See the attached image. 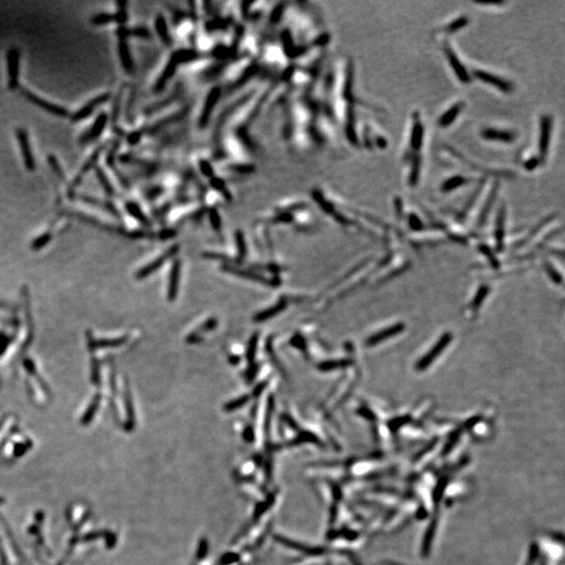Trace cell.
Listing matches in <instances>:
<instances>
[{
	"label": "cell",
	"mask_w": 565,
	"mask_h": 565,
	"mask_svg": "<svg viewBox=\"0 0 565 565\" xmlns=\"http://www.w3.org/2000/svg\"><path fill=\"white\" fill-rule=\"evenodd\" d=\"M424 124L421 120V114L419 111H414L411 115V127L410 134L408 140V148L403 155V161L407 162L412 156L420 154V152L424 145V135H425Z\"/></svg>",
	"instance_id": "6da1fadb"
},
{
	"label": "cell",
	"mask_w": 565,
	"mask_h": 565,
	"mask_svg": "<svg viewBox=\"0 0 565 565\" xmlns=\"http://www.w3.org/2000/svg\"><path fill=\"white\" fill-rule=\"evenodd\" d=\"M553 133V116L549 113L542 114L539 119V135H538V150L537 157L543 164L547 161L550 152V146Z\"/></svg>",
	"instance_id": "7a4b0ae2"
},
{
	"label": "cell",
	"mask_w": 565,
	"mask_h": 565,
	"mask_svg": "<svg viewBox=\"0 0 565 565\" xmlns=\"http://www.w3.org/2000/svg\"><path fill=\"white\" fill-rule=\"evenodd\" d=\"M471 77L475 78L477 80H480L481 82L493 87V88L499 90L505 95H510L515 89V86L511 81H509L506 78L498 76V75H496L492 72H489V70L474 68L472 70V76Z\"/></svg>",
	"instance_id": "3957f363"
},
{
	"label": "cell",
	"mask_w": 565,
	"mask_h": 565,
	"mask_svg": "<svg viewBox=\"0 0 565 565\" xmlns=\"http://www.w3.org/2000/svg\"><path fill=\"white\" fill-rule=\"evenodd\" d=\"M443 53H444V55H445V57H446V59H447V61L450 65L452 72L454 73L456 79L459 80V82H461L463 85L470 84L472 82L471 74L467 70L466 66L463 64V62L461 61L459 56L456 55L455 51L453 50V48L451 46L449 41H447V40L444 41Z\"/></svg>",
	"instance_id": "277c9868"
},
{
	"label": "cell",
	"mask_w": 565,
	"mask_h": 565,
	"mask_svg": "<svg viewBox=\"0 0 565 565\" xmlns=\"http://www.w3.org/2000/svg\"><path fill=\"white\" fill-rule=\"evenodd\" d=\"M481 137L487 142H496L509 145L513 144L517 139V133L511 129L487 127L481 131Z\"/></svg>",
	"instance_id": "5b68a950"
},
{
	"label": "cell",
	"mask_w": 565,
	"mask_h": 565,
	"mask_svg": "<svg viewBox=\"0 0 565 565\" xmlns=\"http://www.w3.org/2000/svg\"><path fill=\"white\" fill-rule=\"evenodd\" d=\"M21 92H22V95L31 103L38 106L39 108H41V109L50 112L51 114H54V115H57V116H60V117H66L69 114V112H68V110L66 109V108H64L62 106H59L57 104L51 103V102H49L44 99H42V98L36 96L35 93H33L32 91H30L28 89L21 88Z\"/></svg>",
	"instance_id": "8992f818"
},
{
	"label": "cell",
	"mask_w": 565,
	"mask_h": 565,
	"mask_svg": "<svg viewBox=\"0 0 565 565\" xmlns=\"http://www.w3.org/2000/svg\"><path fill=\"white\" fill-rule=\"evenodd\" d=\"M16 137H17L18 145H19V148H20V151H21V154H22L23 162H25V166H26L27 170L30 171V172L35 171L36 162H35V157H34V154H33V151H32V147H31V143H30V138H29L27 130L23 129V128H18L16 130Z\"/></svg>",
	"instance_id": "52a82bcc"
},
{
	"label": "cell",
	"mask_w": 565,
	"mask_h": 565,
	"mask_svg": "<svg viewBox=\"0 0 565 565\" xmlns=\"http://www.w3.org/2000/svg\"><path fill=\"white\" fill-rule=\"evenodd\" d=\"M451 338H452V336H451L450 333L444 334V335L442 336V338H441L436 344L433 345L432 349H431L424 357H422V358L418 361V363H417V365H416V367H417L418 371H425V369H426L434 360H436V359L439 357V355H441L442 352L446 349V346H447V345L450 343V341H451Z\"/></svg>",
	"instance_id": "ba28073f"
},
{
	"label": "cell",
	"mask_w": 565,
	"mask_h": 565,
	"mask_svg": "<svg viewBox=\"0 0 565 565\" xmlns=\"http://www.w3.org/2000/svg\"><path fill=\"white\" fill-rule=\"evenodd\" d=\"M19 62L20 54L17 48H11L7 54V65H8V76H9V88L16 89L19 81Z\"/></svg>",
	"instance_id": "9c48e42d"
},
{
	"label": "cell",
	"mask_w": 565,
	"mask_h": 565,
	"mask_svg": "<svg viewBox=\"0 0 565 565\" xmlns=\"http://www.w3.org/2000/svg\"><path fill=\"white\" fill-rule=\"evenodd\" d=\"M110 99V93H103V95H100L98 97H96L95 99H92L91 101H89L87 104H85L81 109H79L77 112H75L73 115H72V121L73 122H81L85 119H87L88 116H90L92 114V112L95 111L96 107L106 103L109 101Z\"/></svg>",
	"instance_id": "30bf717a"
},
{
	"label": "cell",
	"mask_w": 565,
	"mask_h": 565,
	"mask_svg": "<svg viewBox=\"0 0 565 565\" xmlns=\"http://www.w3.org/2000/svg\"><path fill=\"white\" fill-rule=\"evenodd\" d=\"M465 108V102L464 101H458L453 103L449 108H447V109L439 116L438 119V126L440 128H448L450 127L456 120L459 119V116L461 115L462 111L464 110Z\"/></svg>",
	"instance_id": "8fae6325"
},
{
	"label": "cell",
	"mask_w": 565,
	"mask_h": 565,
	"mask_svg": "<svg viewBox=\"0 0 565 565\" xmlns=\"http://www.w3.org/2000/svg\"><path fill=\"white\" fill-rule=\"evenodd\" d=\"M480 180H481V178L475 180L472 177H468V176H465V175H461V174H458V175H452V176L446 178L441 183L440 191H441V193L449 194V193L454 192L455 190H459L461 187H464V186H467V185L473 183L474 181H480Z\"/></svg>",
	"instance_id": "7c38bea8"
},
{
	"label": "cell",
	"mask_w": 565,
	"mask_h": 565,
	"mask_svg": "<svg viewBox=\"0 0 565 565\" xmlns=\"http://www.w3.org/2000/svg\"><path fill=\"white\" fill-rule=\"evenodd\" d=\"M220 93H221V90L218 88V87H215V88H213L209 91L206 99L204 100V105L202 106V109L199 113V119H198V126L200 128H203L204 125H206L207 121L209 120L213 108L215 107L217 101H218Z\"/></svg>",
	"instance_id": "4fadbf2b"
},
{
	"label": "cell",
	"mask_w": 565,
	"mask_h": 565,
	"mask_svg": "<svg viewBox=\"0 0 565 565\" xmlns=\"http://www.w3.org/2000/svg\"><path fill=\"white\" fill-rule=\"evenodd\" d=\"M107 121H108V115L105 112L100 113V115L93 122L91 128L88 130V131L85 132L82 135V137L80 139L81 143L82 144H87V143H91V142L98 139L101 136V134L103 133L104 129L106 128Z\"/></svg>",
	"instance_id": "5bb4252c"
},
{
	"label": "cell",
	"mask_w": 565,
	"mask_h": 565,
	"mask_svg": "<svg viewBox=\"0 0 565 565\" xmlns=\"http://www.w3.org/2000/svg\"><path fill=\"white\" fill-rule=\"evenodd\" d=\"M506 205L503 203L498 207L497 214H496V220H495V229H494V237L496 240V245L498 249H503L504 246V239H505V232H506Z\"/></svg>",
	"instance_id": "9a60e30c"
},
{
	"label": "cell",
	"mask_w": 565,
	"mask_h": 565,
	"mask_svg": "<svg viewBox=\"0 0 565 565\" xmlns=\"http://www.w3.org/2000/svg\"><path fill=\"white\" fill-rule=\"evenodd\" d=\"M498 189H499V182L497 180H495L492 184V187H491V190L488 194V196L486 197V199H485V201L482 205L481 213L479 215V218H477V225H479L477 227H482V225L486 222L487 217H488L490 210L492 209V207L494 205Z\"/></svg>",
	"instance_id": "2e32d148"
},
{
	"label": "cell",
	"mask_w": 565,
	"mask_h": 565,
	"mask_svg": "<svg viewBox=\"0 0 565 565\" xmlns=\"http://www.w3.org/2000/svg\"><path fill=\"white\" fill-rule=\"evenodd\" d=\"M403 330V324H400V323H397L395 325H393V327H389L387 329H384L378 333H376L374 336H371L369 338L366 339V345L368 346H373V345H376L378 344L380 341H383L385 339H388L390 337L395 336L396 334L400 333L401 331Z\"/></svg>",
	"instance_id": "e0dca14e"
},
{
	"label": "cell",
	"mask_w": 565,
	"mask_h": 565,
	"mask_svg": "<svg viewBox=\"0 0 565 565\" xmlns=\"http://www.w3.org/2000/svg\"><path fill=\"white\" fill-rule=\"evenodd\" d=\"M180 267H181V263L179 262V261H175V262H174V264H173L172 270H171L168 295H169V299L172 300V301L175 299L176 296H177L178 282H179V276H180Z\"/></svg>",
	"instance_id": "ac0fdd59"
},
{
	"label": "cell",
	"mask_w": 565,
	"mask_h": 565,
	"mask_svg": "<svg viewBox=\"0 0 565 565\" xmlns=\"http://www.w3.org/2000/svg\"><path fill=\"white\" fill-rule=\"evenodd\" d=\"M469 17L466 16V15H463V16H460L458 18L453 19L452 21H450L449 23L445 25L444 27H442L441 29L438 30L439 34H444V35H452L454 33H458L459 31L465 29L468 25H469Z\"/></svg>",
	"instance_id": "d6986e66"
},
{
	"label": "cell",
	"mask_w": 565,
	"mask_h": 565,
	"mask_svg": "<svg viewBox=\"0 0 565 565\" xmlns=\"http://www.w3.org/2000/svg\"><path fill=\"white\" fill-rule=\"evenodd\" d=\"M117 50H119L120 60H121V63L123 65L124 69L129 74L132 73L134 70V64H133V61H132L131 54H130L129 46H128L127 43L125 42V40H121L119 42Z\"/></svg>",
	"instance_id": "ffe728a7"
},
{
	"label": "cell",
	"mask_w": 565,
	"mask_h": 565,
	"mask_svg": "<svg viewBox=\"0 0 565 565\" xmlns=\"http://www.w3.org/2000/svg\"><path fill=\"white\" fill-rule=\"evenodd\" d=\"M287 303H288V299H287L286 297H281V299L276 303L275 306L270 307V308H268V309L265 310V311H262V312L257 313V314L254 316L253 320L256 321V322L265 321V320H267V319H269V318L275 316L276 314H278L279 312H281L282 310H284V309L286 308V306H287Z\"/></svg>",
	"instance_id": "44dd1931"
},
{
	"label": "cell",
	"mask_w": 565,
	"mask_h": 565,
	"mask_svg": "<svg viewBox=\"0 0 565 565\" xmlns=\"http://www.w3.org/2000/svg\"><path fill=\"white\" fill-rule=\"evenodd\" d=\"M103 149H104L103 146L100 147V148H98V149L93 152V153L90 155V157L86 160V162L83 164L81 171L79 172V174L77 175V177H76V179H75V181H74V183H73V187L77 186V185L80 183V181L82 180L83 176L85 175V174H86L87 172H89L90 170H92V169L96 167V164H97V162H98V160H99V157H100V155H101V153H102Z\"/></svg>",
	"instance_id": "7402d4cb"
},
{
	"label": "cell",
	"mask_w": 565,
	"mask_h": 565,
	"mask_svg": "<svg viewBox=\"0 0 565 565\" xmlns=\"http://www.w3.org/2000/svg\"><path fill=\"white\" fill-rule=\"evenodd\" d=\"M178 249H179V246H178V245H174V246L170 247L169 250H168L164 254H162L160 257H158V258L155 261V262H153L152 264H150L146 269H144V270L139 273V275L145 276V275H147V274H149V273H151V272H153L154 270L158 269V267H159L162 263L166 262L167 258L172 257V256L175 255V254L177 253Z\"/></svg>",
	"instance_id": "603a6c76"
},
{
	"label": "cell",
	"mask_w": 565,
	"mask_h": 565,
	"mask_svg": "<svg viewBox=\"0 0 565 565\" xmlns=\"http://www.w3.org/2000/svg\"><path fill=\"white\" fill-rule=\"evenodd\" d=\"M155 29H156L157 35L162 40V42L164 43V44L169 45L171 43V36L169 34V29H168V25H167L166 19H164V16L158 15L156 17V19H155Z\"/></svg>",
	"instance_id": "cb8c5ba5"
},
{
	"label": "cell",
	"mask_w": 565,
	"mask_h": 565,
	"mask_svg": "<svg viewBox=\"0 0 565 565\" xmlns=\"http://www.w3.org/2000/svg\"><path fill=\"white\" fill-rule=\"evenodd\" d=\"M406 221H407V227L411 230V231H423L425 228H424V224L422 222V220L419 218V216L415 213H409L407 216H406Z\"/></svg>",
	"instance_id": "d4e9b609"
},
{
	"label": "cell",
	"mask_w": 565,
	"mask_h": 565,
	"mask_svg": "<svg viewBox=\"0 0 565 565\" xmlns=\"http://www.w3.org/2000/svg\"><path fill=\"white\" fill-rule=\"evenodd\" d=\"M126 209H127V211H128L130 215H131L132 217H134V218H135L136 220H138L139 222H142V223H144V224H149L148 219L146 218V216L144 215V213L142 211L140 207H139L136 203L131 202V201L127 202V203H126Z\"/></svg>",
	"instance_id": "484cf974"
},
{
	"label": "cell",
	"mask_w": 565,
	"mask_h": 565,
	"mask_svg": "<svg viewBox=\"0 0 565 565\" xmlns=\"http://www.w3.org/2000/svg\"><path fill=\"white\" fill-rule=\"evenodd\" d=\"M96 173H97V176H98V179L101 183V185L103 186V189L105 190V192L108 194V195H112L114 193V189L112 187L109 179H108L107 175L105 174V172L101 169V168H97L96 170Z\"/></svg>",
	"instance_id": "4316f807"
},
{
	"label": "cell",
	"mask_w": 565,
	"mask_h": 565,
	"mask_svg": "<svg viewBox=\"0 0 565 565\" xmlns=\"http://www.w3.org/2000/svg\"><path fill=\"white\" fill-rule=\"evenodd\" d=\"M193 30H194V23L192 22V21L191 20H183V21H181V23L179 25L178 30L176 31V35L179 39L184 40L192 34Z\"/></svg>",
	"instance_id": "83f0119b"
},
{
	"label": "cell",
	"mask_w": 565,
	"mask_h": 565,
	"mask_svg": "<svg viewBox=\"0 0 565 565\" xmlns=\"http://www.w3.org/2000/svg\"><path fill=\"white\" fill-rule=\"evenodd\" d=\"M351 362L349 361V359L347 360H336V361H327V362H322L318 365V368L320 369V371H323V372H327V371H332V369H335V368H338V367H344V366H347Z\"/></svg>",
	"instance_id": "f1b7e54d"
},
{
	"label": "cell",
	"mask_w": 565,
	"mask_h": 565,
	"mask_svg": "<svg viewBox=\"0 0 565 565\" xmlns=\"http://www.w3.org/2000/svg\"><path fill=\"white\" fill-rule=\"evenodd\" d=\"M112 21H114V14L109 13H100L95 15L91 19V22L95 26H104L112 22Z\"/></svg>",
	"instance_id": "f546056e"
},
{
	"label": "cell",
	"mask_w": 565,
	"mask_h": 565,
	"mask_svg": "<svg viewBox=\"0 0 565 565\" xmlns=\"http://www.w3.org/2000/svg\"><path fill=\"white\" fill-rule=\"evenodd\" d=\"M257 339H258V334L257 333H254L252 335V337L249 339V342H248V346H247V352H246V358L247 360L252 363L253 360H254V357H255V351H256V346H257Z\"/></svg>",
	"instance_id": "4dcf8cb0"
},
{
	"label": "cell",
	"mask_w": 565,
	"mask_h": 565,
	"mask_svg": "<svg viewBox=\"0 0 565 565\" xmlns=\"http://www.w3.org/2000/svg\"><path fill=\"white\" fill-rule=\"evenodd\" d=\"M523 166H524L525 170H527L528 172H533L536 169H538L539 167H541L542 163H541L540 159L537 157V155L533 154V155H530L529 157H527L524 160Z\"/></svg>",
	"instance_id": "1f68e13d"
},
{
	"label": "cell",
	"mask_w": 565,
	"mask_h": 565,
	"mask_svg": "<svg viewBox=\"0 0 565 565\" xmlns=\"http://www.w3.org/2000/svg\"><path fill=\"white\" fill-rule=\"evenodd\" d=\"M487 294H488V288L485 287V286L482 287L479 291H477V294L474 298V301H472V303H471V310L470 311L472 313L477 311V308L481 306V303L483 302V300L487 296Z\"/></svg>",
	"instance_id": "d6a6232c"
},
{
	"label": "cell",
	"mask_w": 565,
	"mask_h": 565,
	"mask_svg": "<svg viewBox=\"0 0 565 565\" xmlns=\"http://www.w3.org/2000/svg\"><path fill=\"white\" fill-rule=\"evenodd\" d=\"M249 398H250V397H249L248 395L242 396V397H240V398H237V399H234V400L228 402L227 404H225V405H224V409H225L226 411H232V410H234V409H237V408H239V407L243 406V405L249 400Z\"/></svg>",
	"instance_id": "836d02e7"
},
{
	"label": "cell",
	"mask_w": 565,
	"mask_h": 565,
	"mask_svg": "<svg viewBox=\"0 0 565 565\" xmlns=\"http://www.w3.org/2000/svg\"><path fill=\"white\" fill-rule=\"evenodd\" d=\"M236 242H237V246H238V250H239V254H240V257L241 260L245 256L246 254V243H245V239H244V236L241 231H237L236 232Z\"/></svg>",
	"instance_id": "e575fe53"
},
{
	"label": "cell",
	"mask_w": 565,
	"mask_h": 565,
	"mask_svg": "<svg viewBox=\"0 0 565 565\" xmlns=\"http://www.w3.org/2000/svg\"><path fill=\"white\" fill-rule=\"evenodd\" d=\"M290 343H291L293 346L297 347V349H298L299 351H301L302 353H306V352H307L306 340H305V338H303L300 334H295V335L291 338Z\"/></svg>",
	"instance_id": "d590c367"
},
{
	"label": "cell",
	"mask_w": 565,
	"mask_h": 565,
	"mask_svg": "<svg viewBox=\"0 0 565 565\" xmlns=\"http://www.w3.org/2000/svg\"><path fill=\"white\" fill-rule=\"evenodd\" d=\"M49 163H50V166L52 167V169H53V171L55 172L56 175H57L61 180H65L64 172H63L62 168L60 167V164H59L57 158H56L55 156H53V155H50V156H49Z\"/></svg>",
	"instance_id": "8d00e7d4"
},
{
	"label": "cell",
	"mask_w": 565,
	"mask_h": 565,
	"mask_svg": "<svg viewBox=\"0 0 565 565\" xmlns=\"http://www.w3.org/2000/svg\"><path fill=\"white\" fill-rule=\"evenodd\" d=\"M217 325V319L216 318H210L208 319L206 322H204L201 327L198 329V331L194 332V333H199V332H207V331H210L213 329L216 328Z\"/></svg>",
	"instance_id": "74e56055"
},
{
	"label": "cell",
	"mask_w": 565,
	"mask_h": 565,
	"mask_svg": "<svg viewBox=\"0 0 565 565\" xmlns=\"http://www.w3.org/2000/svg\"><path fill=\"white\" fill-rule=\"evenodd\" d=\"M209 217H210V221H211V224L215 227V229H219L221 227L220 226L221 225V220H220V217H219L218 213H217L216 208H211Z\"/></svg>",
	"instance_id": "f35d334b"
},
{
	"label": "cell",
	"mask_w": 565,
	"mask_h": 565,
	"mask_svg": "<svg viewBox=\"0 0 565 565\" xmlns=\"http://www.w3.org/2000/svg\"><path fill=\"white\" fill-rule=\"evenodd\" d=\"M267 384H268V382H267V381H265V382H261L260 384H257V385H256V386L254 387V389H253V392H252V396H254V397H257V396H260L261 394H262V392H263V390H264V389L266 388Z\"/></svg>",
	"instance_id": "ab89813d"
},
{
	"label": "cell",
	"mask_w": 565,
	"mask_h": 565,
	"mask_svg": "<svg viewBox=\"0 0 565 565\" xmlns=\"http://www.w3.org/2000/svg\"><path fill=\"white\" fill-rule=\"evenodd\" d=\"M140 138V132L136 131V132H133L129 135L128 137V142L129 144H136Z\"/></svg>",
	"instance_id": "60d3db41"
},
{
	"label": "cell",
	"mask_w": 565,
	"mask_h": 565,
	"mask_svg": "<svg viewBox=\"0 0 565 565\" xmlns=\"http://www.w3.org/2000/svg\"><path fill=\"white\" fill-rule=\"evenodd\" d=\"M476 5L480 6H503L505 5L504 2H475Z\"/></svg>",
	"instance_id": "b9f144b4"
}]
</instances>
